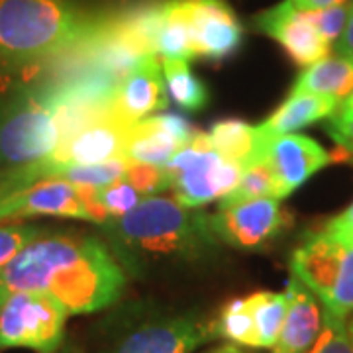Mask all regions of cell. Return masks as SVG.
<instances>
[{"label": "cell", "instance_id": "38", "mask_svg": "<svg viewBox=\"0 0 353 353\" xmlns=\"http://www.w3.org/2000/svg\"><path fill=\"white\" fill-rule=\"evenodd\" d=\"M347 332H350V338H352V343H353V318H352V322L347 324Z\"/></svg>", "mask_w": 353, "mask_h": 353}, {"label": "cell", "instance_id": "6", "mask_svg": "<svg viewBox=\"0 0 353 353\" xmlns=\"http://www.w3.org/2000/svg\"><path fill=\"white\" fill-rule=\"evenodd\" d=\"M290 275L312 290L334 316L353 312V241L318 230L296 245L289 259Z\"/></svg>", "mask_w": 353, "mask_h": 353}, {"label": "cell", "instance_id": "12", "mask_svg": "<svg viewBox=\"0 0 353 353\" xmlns=\"http://www.w3.org/2000/svg\"><path fill=\"white\" fill-rule=\"evenodd\" d=\"M255 28L273 38L299 67H310L328 57L332 43L322 38L306 12L292 8L289 0H283L255 16Z\"/></svg>", "mask_w": 353, "mask_h": 353}, {"label": "cell", "instance_id": "13", "mask_svg": "<svg viewBox=\"0 0 353 353\" xmlns=\"http://www.w3.org/2000/svg\"><path fill=\"white\" fill-rule=\"evenodd\" d=\"M263 159L271 165L277 181V199L283 201L332 163L330 153L308 136L285 134L267 139L263 143Z\"/></svg>", "mask_w": 353, "mask_h": 353}, {"label": "cell", "instance_id": "17", "mask_svg": "<svg viewBox=\"0 0 353 353\" xmlns=\"http://www.w3.org/2000/svg\"><path fill=\"white\" fill-rule=\"evenodd\" d=\"M338 108H340V102L332 97L310 94V92H290L289 99L283 102L263 124L257 126L261 153H263V143L267 139L294 134L314 122L328 120L330 116L338 112Z\"/></svg>", "mask_w": 353, "mask_h": 353}, {"label": "cell", "instance_id": "36", "mask_svg": "<svg viewBox=\"0 0 353 353\" xmlns=\"http://www.w3.org/2000/svg\"><path fill=\"white\" fill-rule=\"evenodd\" d=\"M338 114H341V116H353V92L345 101L341 102L340 108H338Z\"/></svg>", "mask_w": 353, "mask_h": 353}, {"label": "cell", "instance_id": "32", "mask_svg": "<svg viewBox=\"0 0 353 353\" xmlns=\"http://www.w3.org/2000/svg\"><path fill=\"white\" fill-rule=\"evenodd\" d=\"M322 232H326V234L338 238V240L353 241V202L341 214L328 220L326 226L322 228Z\"/></svg>", "mask_w": 353, "mask_h": 353}, {"label": "cell", "instance_id": "2", "mask_svg": "<svg viewBox=\"0 0 353 353\" xmlns=\"http://www.w3.org/2000/svg\"><path fill=\"white\" fill-rule=\"evenodd\" d=\"M101 228L116 259L136 277L199 267L214 259L222 243L210 214L183 206L175 196H143L134 210Z\"/></svg>", "mask_w": 353, "mask_h": 353}, {"label": "cell", "instance_id": "7", "mask_svg": "<svg viewBox=\"0 0 353 353\" xmlns=\"http://www.w3.org/2000/svg\"><path fill=\"white\" fill-rule=\"evenodd\" d=\"M169 189L187 208H199L220 201L240 183L243 165L222 157L212 150L206 132H196L187 148L163 167Z\"/></svg>", "mask_w": 353, "mask_h": 353}, {"label": "cell", "instance_id": "10", "mask_svg": "<svg viewBox=\"0 0 353 353\" xmlns=\"http://www.w3.org/2000/svg\"><path fill=\"white\" fill-rule=\"evenodd\" d=\"M32 216H57L90 222L79 187L59 176H43L22 189L0 192V222Z\"/></svg>", "mask_w": 353, "mask_h": 353}, {"label": "cell", "instance_id": "16", "mask_svg": "<svg viewBox=\"0 0 353 353\" xmlns=\"http://www.w3.org/2000/svg\"><path fill=\"white\" fill-rule=\"evenodd\" d=\"M289 308L279 334L273 353H308L320 336L324 322V308L316 294L296 277L290 275L287 283Z\"/></svg>", "mask_w": 353, "mask_h": 353}, {"label": "cell", "instance_id": "22", "mask_svg": "<svg viewBox=\"0 0 353 353\" xmlns=\"http://www.w3.org/2000/svg\"><path fill=\"white\" fill-rule=\"evenodd\" d=\"M161 67H163L167 94L173 99L176 106L190 110V112H199L210 102L208 87L190 69L189 61L163 59Z\"/></svg>", "mask_w": 353, "mask_h": 353}, {"label": "cell", "instance_id": "5", "mask_svg": "<svg viewBox=\"0 0 353 353\" xmlns=\"http://www.w3.org/2000/svg\"><path fill=\"white\" fill-rule=\"evenodd\" d=\"M212 340V318L199 310L130 304L106 320L99 353H194Z\"/></svg>", "mask_w": 353, "mask_h": 353}, {"label": "cell", "instance_id": "27", "mask_svg": "<svg viewBox=\"0 0 353 353\" xmlns=\"http://www.w3.org/2000/svg\"><path fill=\"white\" fill-rule=\"evenodd\" d=\"M308 353H353V343L345 320L324 310L320 336Z\"/></svg>", "mask_w": 353, "mask_h": 353}, {"label": "cell", "instance_id": "31", "mask_svg": "<svg viewBox=\"0 0 353 353\" xmlns=\"http://www.w3.org/2000/svg\"><path fill=\"white\" fill-rule=\"evenodd\" d=\"M350 4H340V6L324 8V10H310V12H306V16L316 26V30L322 34V38L326 39L328 43H336L345 24H347Z\"/></svg>", "mask_w": 353, "mask_h": 353}, {"label": "cell", "instance_id": "34", "mask_svg": "<svg viewBox=\"0 0 353 353\" xmlns=\"http://www.w3.org/2000/svg\"><path fill=\"white\" fill-rule=\"evenodd\" d=\"M292 8L301 12H310V10H324L340 4H350V0H289Z\"/></svg>", "mask_w": 353, "mask_h": 353}, {"label": "cell", "instance_id": "33", "mask_svg": "<svg viewBox=\"0 0 353 353\" xmlns=\"http://www.w3.org/2000/svg\"><path fill=\"white\" fill-rule=\"evenodd\" d=\"M336 53L353 61V2L350 4V16H347V24L343 28L341 36L336 41Z\"/></svg>", "mask_w": 353, "mask_h": 353}, {"label": "cell", "instance_id": "11", "mask_svg": "<svg viewBox=\"0 0 353 353\" xmlns=\"http://www.w3.org/2000/svg\"><path fill=\"white\" fill-rule=\"evenodd\" d=\"M194 38L196 57L224 61L234 57L243 43V26L228 0H183Z\"/></svg>", "mask_w": 353, "mask_h": 353}, {"label": "cell", "instance_id": "8", "mask_svg": "<svg viewBox=\"0 0 353 353\" xmlns=\"http://www.w3.org/2000/svg\"><path fill=\"white\" fill-rule=\"evenodd\" d=\"M67 316L63 304L48 292H14L0 306V350L55 353L63 347Z\"/></svg>", "mask_w": 353, "mask_h": 353}, {"label": "cell", "instance_id": "3", "mask_svg": "<svg viewBox=\"0 0 353 353\" xmlns=\"http://www.w3.org/2000/svg\"><path fill=\"white\" fill-rule=\"evenodd\" d=\"M55 145L51 63H0V169L36 163Z\"/></svg>", "mask_w": 353, "mask_h": 353}, {"label": "cell", "instance_id": "1", "mask_svg": "<svg viewBox=\"0 0 353 353\" xmlns=\"http://www.w3.org/2000/svg\"><path fill=\"white\" fill-rule=\"evenodd\" d=\"M126 269L97 236L46 232L0 269V306L20 290H41L71 314H94L120 301Z\"/></svg>", "mask_w": 353, "mask_h": 353}, {"label": "cell", "instance_id": "30", "mask_svg": "<svg viewBox=\"0 0 353 353\" xmlns=\"http://www.w3.org/2000/svg\"><path fill=\"white\" fill-rule=\"evenodd\" d=\"M326 132L336 143L334 152L330 153L332 163L353 165V116H341L338 112L330 116Z\"/></svg>", "mask_w": 353, "mask_h": 353}, {"label": "cell", "instance_id": "9", "mask_svg": "<svg viewBox=\"0 0 353 353\" xmlns=\"http://www.w3.org/2000/svg\"><path fill=\"white\" fill-rule=\"evenodd\" d=\"M210 224L222 243L241 252H263L290 226V216L277 199H255L218 208Z\"/></svg>", "mask_w": 353, "mask_h": 353}, {"label": "cell", "instance_id": "29", "mask_svg": "<svg viewBox=\"0 0 353 353\" xmlns=\"http://www.w3.org/2000/svg\"><path fill=\"white\" fill-rule=\"evenodd\" d=\"M124 179L138 190L141 196H152L159 194L169 189V181L163 167L143 163H128Z\"/></svg>", "mask_w": 353, "mask_h": 353}, {"label": "cell", "instance_id": "19", "mask_svg": "<svg viewBox=\"0 0 353 353\" xmlns=\"http://www.w3.org/2000/svg\"><path fill=\"white\" fill-rule=\"evenodd\" d=\"M290 92L324 94L343 102L353 92V61L341 55H328L318 63L306 67Z\"/></svg>", "mask_w": 353, "mask_h": 353}, {"label": "cell", "instance_id": "14", "mask_svg": "<svg viewBox=\"0 0 353 353\" xmlns=\"http://www.w3.org/2000/svg\"><path fill=\"white\" fill-rule=\"evenodd\" d=\"M199 130L176 112L152 114L132 128L126 145L130 163L165 167L176 152L187 148Z\"/></svg>", "mask_w": 353, "mask_h": 353}, {"label": "cell", "instance_id": "15", "mask_svg": "<svg viewBox=\"0 0 353 353\" xmlns=\"http://www.w3.org/2000/svg\"><path fill=\"white\" fill-rule=\"evenodd\" d=\"M167 101L163 67L155 55H148L120 81L112 110L130 124H138L153 112L167 108Z\"/></svg>", "mask_w": 353, "mask_h": 353}, {"label": "cell", "instance_id": "37", "mask_svg": "<svg viewBox=\"0 0 353 353\" xmlns=\"http://www.w3.org/2000/svg\"><path fill=\"white\" fill-rule=\"evenodd\" d=\"M55 353H83L81 350H77V347H61V350H57Z\"/></svg>", "mask_w": 353, "mask_h": 353}, {"label": "cell", "instance_id": "26", "mask_svg": "<svg viewBox=\"0 0 353 353\" xmlns=\"http://www.w3.org/2000/svg\"><path fill=\"white\" fill-rule=\"evenodd\" d=\"M46 232L48 230H43L38 224H30V222L0 224V269L6 263H10L18 253Z\"/></svg>", "mask_w": 353, "mask_h": 353}, {"label": "cell", "instance_id": "4", "mask_svg": "<svg viewBox=\"0 0 353 353\" xmlns=\"http://www.w3.org/2000/svg\"><path fill=\"white\" fill-rule=\"evenodd\" d=\"M99 14L77 0H0V63H53L87 38Z\"/></svg>", "mask_w": 353, "mask_h": 353}, {"label": "cell", "instance_id": "20", "mask_svg": "<svg viewBox=\"0 0 353 353\" xmlns=\"http://www.w3.org/2000/svg\"><path fill=\"white\" fill-rule=\"evenodd\" d=\"M206 134L212 150L226 159L238 161L243 167L263 159L259 138H257V126H250L243 120L238 118L218 120Z\"/></svg>", "mask_w": 353, "mask_h": 353}, {"label": "cell", "instance_id": "23", "mask_svg": "<svg viewBox=\"0 0 353 353\" xmlns=\"http://www.w3.org/2000/svg\"><path fill=\"white\" fill-rule=\"evenodd\" d=\"M212 332L214 340L218 338L240 347L255 350V326L245 296L232 299L218 310L216 318H212Z\"/></svg>", "mask_w": 353, "mask_h": 353}, {"label": "cell", "instance_id": "28", "mask_svg": "<svg viewBox=\"0 0 353 353\" xmlns=\"http://www.w3.org/2000/svg\"><path fill=\"white\" fill-rule=\"evenodd\" d=\"M99 201L110 218H120L138 206L141 194L126 179H120V181H114L112 185L99 189Z\"/></svg>", "mask_w": 353, "mask_h": 353}, {"label": "cell", "instance_id": "25", "mask_svg": "<svg viewBox=\"0 0 353 353\" xmlns=\"http://www.w3.org/2000/svg\"><path fill=\"white\" fill-rule=\"evenodd\" d=\"M126 157H118V159H110L99 165H85V167H65L59 169L53 176L65 179L73 185H85V187H97L102 189L106 185H112L114 181L124 179L128 167Z\"/></svg>", "mask_w": 353, "mask_h": 353}, {"label": "cell", "instance_id": "21", "mask_svg": "<svg viewBox=\"0 0 353 353\" xmlns=\"http://www.w3.org/2000/svg\"><path fill=\"white\" fill-rule=\"evenodd\" d=\"M255 326V350H273L283 328L289 299L287 292L257 290L245 296Z\"/></svg>", "mask_w": 353, "mask_h": 353}, {"label": "cell", "instance_id": "24", "mask_svg": "<svg viewBox=\"0 0 353 353\" xmlns=\"http://www.w3.org/2000/svg\"><path fill=\"white\" fill-rule=\"evenodd\" d=\"M255 199H277V181H275L271 165L265 159L253 161L248 167H243L238 187L220 199L218 208H226V206L255 201Z\"/></svg>", "mask_w": 353, "mask_h": 353}, {"label": "cell", "instance_id": "35", "mask_svg": "<svg viewBox=\"0 0 353 353\" xmlns=\"http://www.w3.org/2000/svg\"><path fill=\"white\" fill-rule=\"evenodd\" d=\"M206 353H248V352H243V347H240V345H234V343H224V345H220V347L210 350V352H206Z\"/></svg>", "mask_w": 353, "mask_h": 353}, {"label": "cell", "instance_id": "18", "mask_svg": "<svg viewBox=\"0 0 353 353\" xmlns=\"http://www.w3.org/2000/svg\"><path fill=\"white\" fill-rule=\"evenodd\" d=\"M153 51L163 59L190 61L196 57L192 28L183 8V0H157Z\"/></svg>", "mask_w": 353, "mask_h": 353}]
</instances>
